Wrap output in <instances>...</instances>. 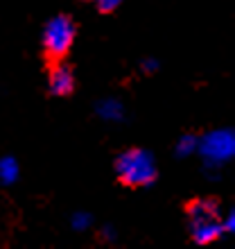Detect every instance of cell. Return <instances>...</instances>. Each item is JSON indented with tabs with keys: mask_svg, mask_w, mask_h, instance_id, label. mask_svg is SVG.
<instances>
[{
	"mask_svg": "<svg viewBox=\"0 0 235 249\" xmlns=\"http://www.w3.org/2000/svg\"><path fill=\"white\" fill-rule=\"evenodd\" d=\"M116 175L127 188H147L156 181V159L143 147H129L116 157Z\"/></svg>",
	"mask_w": 235,
	"mask_h": 249,
	"instance_id": "6da1fadb",
	"label": "cell"
},
{
	"mask_svg": "<svg viewBox=\"0 0 235 249\" xmlns=\"http://www.w3.org/2000/svg\"><path fill=\"white\" fill-rule=\"evenodd\" d=\"M190 238L197 245L217 243L224 236L222 209L215 199H195L185 206Z\"/></svg>",
	"mask_w": 235,
	"mask_h": 249,
	"instance_id": "7a4b0ae2",
	"label": "cell"
},
{
	"mask_svg": "<svg viewBox=\"0 0 235 249\" xmlns=\"http://www.w3.org/2000/svg\"><path fill=\"white\" fill-rule=\"evenodd\" d=\"M75 39H77V23L68 14H57L43 25V34H41L43 54L50 61H61L70 53Z\"/></svg>",
	"mask_w": 235,
	"mask_h": 249,
	"instance_id": "3957f363",
	"label": "cell"
},
{
	"mask_svg": "<svg viewBox=\"0 0 235 249\" xmlns=\"http://www.w3.org/2000/svg\"><path fill=\"white\" fill-rule=\"evenodd\" d=\"M197 152L201 154L208 168H219L231 161L235 154V134L233 129H213L206 136L197 138Z\"/></svg>",
	"mask_w": 235,
	"mask_h": 249,
	"instance_id": "277c9868",
	"label": "cell"
},
{
	"mask_svg": "<svg viewBox=\"0 0 235 249\" xmlns=\"http://www.w3.org/2000/svg\"><path fill=\"white\" fill-rule=\"evenodd\" d=\"M48 91L54 98H68L75 91V72L68 64L61 61H52V68L48 72Z\"/></svg>",
	"mask_w": 235,
	"mask_h": 249,
	"instance_id": "5b68a950",
	"label": "cell"
},
{
	"mask_svg": "<svg viewBox=\"0 0 235 249\" xmlns=\"http://www.w3.org/2000/svg\"><path fill=\"white\" fill-rule=\"evenodd\" d=\"M18 175H20V168H18V161L14 157H2L0 159V184L2 186H12L18 181Z\"/></svg>",
	"mask_w": 235,
	"mask_h": 249,
	"instance_id": "8992f818",
	"label": "cell"
},
{
	"mask_svg": "<svg viewBox=\"0 0 235 249\" xmlns=\"http://www.w3.org/2000/svg\"><path fill=\"white\" fill-rule=\"evenodd\" d=\"M174 152H176V157L179 159L190 157L192 152H197V136H192V134H183V136L176 141Z\"/></svg>",
	"mask_w": 235,
	"mask_h": 249,
	"instance_id": "52a82bcc",
	"label": "cell"
},
{
	"mask_svg": "<svg viewBox=\"0 0 235 249\" xmlns=\"http://www.w3.org/2000/svg\"><path fill=\"white\" fill-rule=\"evenodd\" d=\"M98 113L106 120H118L120 116H122V105L116 102V100H106V102H100Z\"/></svg>",
	"mask_w": 235,
	"mask_h": 249,
	"instance_id": "ba28073f",
	"label": "cell"
},
{
	"mask_svg": "<svg viewBox=\"0 0 235 249\" xmlns=\"http://www.w3.org/2000/svg\"><path fill=\"white\" fill-rule=\"evenodd\" d=\"M124 0H93V5H95V9H98L100 14H111L116 12L118 7L122 5Z\"/></svg>",
	"mask_w": 235,
	"mask_h": 249,
	"instance_id": "9c48e42d",
	"label": "cell"
},
{
	"mask_svg": "<svg viewBox=\"0 0 235 249\" xmlns=\"http://www.w3.org/2000/svg\"><path fill=\"white\" fill-rule=\"evenodd\" d=\"M91 227V215L88 213H75L72 215V229L75 231H86Z\"/></svg>",
	"mask_w": 235,
	"mask_h": 249,
	"instance_id": "30bf717a",
	"label": "cell"
},
{
	"mask_svg": "<svg viewBox=\"0 0 235 249\" xmlns=\"http://www.w3.org/2000/svg\"><path fill=\"white\" fill-rule=\"evenodd\" d=\"M158 68V61L156 59H145L143 61V71L145 72H151V71H156Z\"/></svg>",
	"mask_w": 235,
	"mask_h": 249,
	"instance_id": "8fae6325",
	"label": "cell"
}]
</instances>
